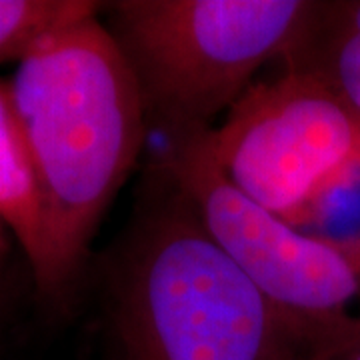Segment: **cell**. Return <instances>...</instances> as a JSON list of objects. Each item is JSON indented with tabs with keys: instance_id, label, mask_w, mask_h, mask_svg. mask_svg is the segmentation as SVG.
I'll use <instances>...</instances> for the list:
<instances>
[{
	"instance_id": "6da1fadb",
	"label": "cell",
	"mask_w": 360,
	"mask_h": 360,
	"mask_svg": "<svg viewBox=\"0 0 360 360\" xmlns=\"http://www.w3.org/2000/svg\"><path fill=\"white\" fill-rule=\"evenodd\" d=\"M101 13L40 37L8 78L42 198V258L32 281L49 302H65L80 281L150 129Z\"/></svg>"
},
{
	"instance_id": "7a4b0ae2",
	"label": "cell",
	"mask_w": 360,
	"mask_h": 360,
	"mask_svg": "<svg viewBox=\"0 0 360 360\" xmlns=\"http://www.w3.org/2000/svg\"><path fill=\"white\" fill-rule=\"evenodd\" d=\"M150 188L106 264L116 360H307L295 328L150 165Z\"/></svg>"
},
{
	"instance_id": "3957f363",
	"label": "cell",
	"mask_w": 360,
	"mask_h": 360,
	"mask_svg": "<svg viewBox=\"0 0 360 360\" xmlns=\"http://www.w3.org/2000/svg\"><path fill=\"white\" fill-rule=\"evenodd\" d=\"M312 0H116L104 25L141 90L148 127L165 141L217 127L272 63L309 37Z\"/></svg>"
},
{
	"instance_id": "277c9868",
	"label": "cell",
	"mask_w": 360,
	"mask_h": 360,
	"mask_svg": "<svg viewBox=\"0 0 360 360\" xmlns=\"http://www.w3.org/2000/svg\"><path fill=\"white\" fill-rule=\"evenodd\" d=\"M155 165L212 243L288 322L307 360H333L360 335V276L335 248L257 205L226 179L205 132L165 141Z\"/></svg>"
},
{
	"instance_id": "5b68a950",
	"label": "cell",
	"mask_w": 360,
	"mask_h": 360,
	"mask_svg": "<svg viewBox=\"0 0 360 360\" xmlns=\"http://www.w3.org/2000/svg\"><path fill=\"white\" fill-rule=\"evenodd\" d=\"M205 144L220 172L288 222L360 153V118L314 70L257 80Z\"/></svg>"
},
{
	"instance_id": "8992f818",
	"label": "cell",
	"mask_w": 360,
	"mask_h": 360,
	"mask_svg": "<svg viewBox=\"0 0 360 360\" xmlns=\"http://www.w3.org/2000/svg\"><path fill=\"white\" fill-rule=\"evenodd\" d=\"M0 220L13 231L34 272L42 258V198L8 80H0Z\"/></svg>"
},
{
	"instance_id": "52a82bcc",
	"label": "cell",
	"mask_w": 360,
	"mask_h": 360,
	"mask_svg": "<svg viewBox=\"0 0 360 360\" xmlns=\"http://www.w3.org/2000/svg\"><path fill=\"white\" fill-rule=\"evenodd\" d=\"M284 65L314 70L360 118V0L321 2L309 37Z\"/></svg>"
},
{
	"instance_id": "ba28073f",
	"label": "cell",
	"mask_w": 360,
	"mask_h": 360,
	"mask_svg": "<svg viewBox=\"0 0 360 360\" xmlns=\"http://www.w3.org/2000/svg\"><path fill=\"white\" fill-rule=\"evenodd\" d=\"M292 224L335 248L360 276V153L322 186Z\"/></svg>"
},
{
	"instance_id": "9c48e42d",
	"label": "cell",
	"mask_w": 360,
	"mask_h": 360,
	"mask_svg": "<svg viewBox=\"0 0 360 360\" xmlns=\"http://www.w3.org/2000/svg\"><path fill=\"white\" fill-rule=\"evenodd\" d=\"M103 11L92 0H0V65L18 63L40 37Z\"/></svg>"
},
{
	"instance_id": "30bf717a",
	"label": "cell",
	"mask_w": 360,
	"mask_h": 360,
	"mask_svg": "<svg viewBox=\"0 0 360 360\" xmlns=\"http://www.w3.org/2000/svg\"><path fill=\"white\" fill-rule=\"evenodd\" d=\"M333 360H360V335L342 352H338Z\"/></svg>"
}]
</instances>
